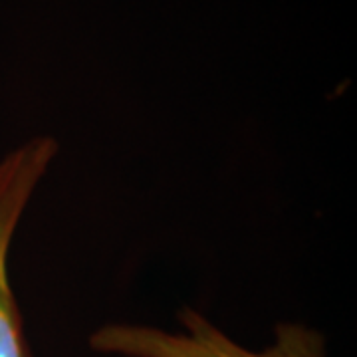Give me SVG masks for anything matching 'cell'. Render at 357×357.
Segmentation results:
<instances>
[{"label": "cell", "mask_w": 357, "mask_h": 357, "mask_svg": "<svg viewBox=\"0 0 357 357\" xmlns=\"http://www.w3.org/2000/svg\"><path fill=\"white\" fill-rule=\"evenodd\" d=\"M178 321V333L137 324H105L89 335V345L100 354L121 357H326V337L302 324L282 321L274 344L252 351L192 307H183Z\"/></svg>", "instance_id": "obj_1"}, {"label": "cell", "mask_w": 357, "mask_h": 357, "mask_svg": "<svg viewBox=\"0 0 357 357\" xmlns=\"http://www.w3.org/2000/svg\"><path fill=\"white\" fill-rule=\"evenodd\" d=\"M58 151V141L40 135L0 159V357H32L8 278V252L26 206Z\"/></svg>", "instance_id": "obj_2"}]
</instances>
